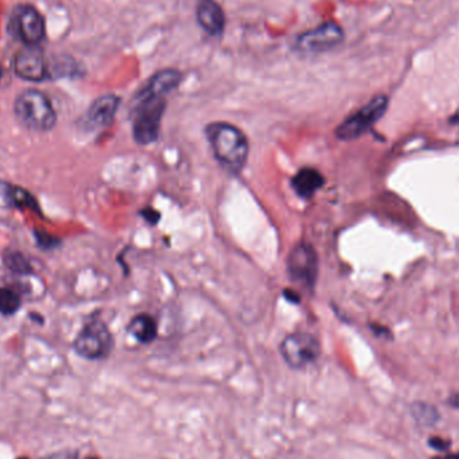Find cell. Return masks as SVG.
<instances>
[{"mask_svg":"<svg viewBox=\"0 0 459 459\" xmlns=\"http://www.w3.org/2000/svg\"><path fill=\"white\" fill-rule=\"evenodd\" d=\"M206 136L216 160L231 172H239L246 164L248 140L246 135L228 123L207 125Z\"/></svg>","mask_w":459,"mask_h":459,"instance_id":"cell-1","label":"cell"},{"mask_svg":"<svg viewBox=\"0 0 459 459\" xmlns=\"http://www.w3.org/2000/svg\"><path fill=\"white\" fill-rule=\"evenodd\" d=\"M166 108V97L149 94L143 89L136 94L132 105V117L133 137L138 144L148 146L156 141Z\"/></svg>","mask_w":459,"mask_h":459,"instance_id":"cell-2","label":"cell"},{"mask_svg":"<svg viewBox=\"0 0 459 459\" xmlns=\"http://www.w3.org/2000/svg\"><path fill=\"white\" fill-rule=\"evenodd\" d=\"M14 113L18 123L34 132H49L56 123L51 102L39 90L29 89L21 93L15 100Z\"/></svg>","mask_w":459,"mask_h":459,"instance_id":"cell-3","label":"cell"},{"mask_svg":"<svg viewBox=\"0 0 459 459\" xmlns=\"http://www.w3.org/2000/svg\"><path fill=\"white\" fill-rule=\"evenodd\" d=\"M388 109V97L378 96L364 105L358 112L349 116L347 120L338 125L336 136L340 140L349 141L368 132L370 128L380 120Z\"/></svg>","mask_w":459,"mask_h":459,"instance_id":"cell-4","label":"cell"},{"mask_svg":"<svg viewBox=\"0 0 459 459\" xmlns=\"http://www.w3.org/2000/svg\"><path fill=\"white\" fill-rule=\"evenodd\" d=\"M281 355L285 363L294 368L301 370L320 358L321 347L316 337L309 333H293L281 343Z\"/></svg>","mask_w":459,"mask_h":459,"instance_id":"cell-5","label":"cell"},{"mask_svg":"<svg viewBox=\"0 0 459 459\" xmlns=\"http://www.w3.org/2000/svg\"><path fill=\"white\" fill-rule=\"evenodd\" d=\"M113 348V337L108 326L101 321L86 325L74 341V349L82 358L99 360L106 358Z\"/></svg>","mask_w":459,"mask_h":459,"instance_id":"cell-6","label":"cell"},{"mask_svg":"<svg viewBox=\"0 0 459 459\" xmlns=\"http://www.w3.org/2000/svg\"><path fill=\"white\" fill-rule=\"evenodd\" d=\"M344 38L343 27L333 21H328L298 35L296 47L303 53H324L341 45Z\"/></svg>","mask_w":459,"mask_h":459,"instance_id":"cell-7","label":"cell"},{"mask_svg":"<svg viewBox=\"0 0 459 459\" xmlns=\"http://www.w3.org/2000/svg\"><path fill=\"white\" fill-rule=\"evenodd\" d=\"M288 271L291 281L303 289H313L318 274V258L309 243H298L288 258Z\"/></svg>","mask_w":459,"mask_h":459,"instance_id":"cell-8","label":"cell"},{"mask_svg":"<svg viewBox=\"0 0 459 459\" xmlns=\"http://www.w3.org/2000/svg\"><path fill=\"white\" fill-rule=\"evenodd\" d=\"M10 31L27 46L38 45L45 38V21L31 6H18L12 12Z\"/></svg>","mask_w":459,"mask_h":459,"instance_id":"cell-9","label":"cell"},{"mask_svg":"<svg viewBox=\"0 0 459 459\" xmlns=\"http://www.w3.org/2000/svg\"><path fill=\"white\" fill-rule=\"evenodd\" d=\"M15 73L26 81L41 82L49 77V69L44 54L35 46H29L15 58Z\"/></svg>","mask_w":459,"mask_h":459,"instance_id":"cell-10","label":"cell"},{"mask_svg":"<svg viewBox=\"0 0 459 459\" xmlns=\"http://www.w3.org/2000/svg\"><path fill=\"white\" fill-rule=\"evenodd\" d=\"M196 22L207 34L219 36L226 27L223 9L216 0H199L196 6Z\"/></svg>","mask_w":459,"mask_h":459,"instance_id":"cell-11","label":"cell"},{"mask_svg":"<svg viewBox=\"0 0 459 459\" xmlns=\"http://www.w3.org/2000/svg\"><path fill=\"white\" fill-rule=\"evenodd\" d=\"M120 102V97L116 94H105L99 97L90 105L89 111L86 113V123L90 128L102 129L109 126L118 111Z\"/></svg>","mask_w":459,"mask_h":459,"instance_id":"cell-12","label":"cell"},{"mask_svg":"<svg viewBox=\"0 0 459 459\" xmlns=\"http://www.w3.org/2000/svg\"><path fill=\"white\" fill-rule=\"evenodd\" d=\"M181 81L183 74L178 69H163L148 79L141 89L153 96L166 97L172 90L179 86Z\"/></svg>","mask_w":459,"mask_h":459,"instance_id":"cell-13","label":"cell"},{"mask_svg":"<svg viewBox=\"0 0 459 459\" xmlns=\"http://www.w3.org/2000/svg\"><path fill=\"white\" fill-rule=\"evenodd\" d=\"M323 175L314 168H303L293 178L291 186L298 196L311 199L324 186Z\"/></svg>","mask_w":459,"mask_h":459,"instance_id":"cell-14","label":"cell"},{"mask_svg":"<svg viewBox=\"0 0 459 459\" xmlns=\"http://www.w3.org/2000/svg\"><path fill=\"white\" fill-rule=\"evenodd\" d=\"M128 332L143 344L152 343L157 336V324L153 317L138 314L128 326Z\"/></svg>","mask_w":459,"mask_h":459,"instance_id":"cell-15","label":"cell"},{"mask_svg":"<svg viewBox=\"0 0 459 459\" xmlns=\"http://www.w3.org/2000/svg\"><path fill=\"white\" fill-rule=\"evenodd\" d=\"M411 414L415 420L422 425H433L437 423L440 414L437 408L431 404L416 402L411 405Z\"/></svg>","mask_w":459,"mask_h":459,"instance_id":"cell-16","label":"cell"},{"mask_svg":"<svg viewBox=\"0 0 459 459\" xmlns=\"http://www.w3.org/2000/svg\"><path fill=\"white\" fill-rule=\"evenodd\" d=\"M21 308V298L10 289L0 288V313L14 314Z\"/></svg>","mask_w":459,"mask_h":459,"instance_id":"cell-17","label":"cell"},{"mask_svg":"<svg viewBox=\"0 0 459 459\" xmlns=\"http://www.w3.org/2000/svg\"><path fill=\"white\" fill-rule=\"evenodd\" d=\"M6 265L16 273L30 271V265L27 263V261L23 258V256L18 253H9V256L6 258Z\"/></svg>","mask_w":459,"mask_h":459,"instance_id":"cell-18","label":"cell"},{"mask_svg":"<svg viewBox=\"0 0 459 459\" xmlns=\"http://www.w3.org/2000/svg\"><path fill=\"white\" fill-rule=\"evenodd\" d=\"M428 446L437 450V451L445 453V451H448V448H451V440L445 439V438L431 437L428 439Z\"/></svg>","mask_w":459,"mask_h":459,"instance_id":"cell-19","label":"cell"},{"mask_svg":"<svg viewBox=\"0 0 459 459\" xmlns=\"http://www.w3.org/2000/svg\"><path fill=\"white\" fill-rule=\"evenodd\" d=\"M448 404L450 407L459 410V393H453L451 396H448Z\"/></svg>","mask_w":459,"mask_h":459,"instance_id":"cell-20","label":"cell"},{"mask_svg":"<svg viewBox=\"0 0 459 459\" xmlns=\"http://www.w3.org/2000/svg\"><path fill=\"white\" fill-rule=\"evenodd\" d=\"M431 459H459V453H448L446 455L442 457H434Z\"/></svg>","mask_w":459,"mask_h":459,"instance_id":"cell-21","label":"cell"},{"mask_svg":"<svg viewBox=\"0 0 459 459\" xmlns=\"http://www.w3.org/2000/svg\"><path fill=\"white\" fill-rule=\"evenodd\" d=\"M448 123H454V125H455V123H459V108L455 111V113L448 118Z\"/></svg>","mask_w":459,"mask_h":459,"instance_id":"cell-22","label":"cell"},{"mask_svg":"<svg viewBox=\"0 0 459 459\" xmlns=\"http://www.w3.org/2000/svg\"><path fill=\"white\" fill-rule=\"evenodd\" d=\"M1 76H3V69L0 66V79H1Z\"/></svg>","mask_w":459,"mask_h":459,"instance_id":"cell-23","label":"cell"},{"mask_svg":"<svg viewBox=\"0 0 459 459\" xmlns=\"http://www.w3.org/2000/svg\"><path fill=\"white\" fill-rule=\"evenodd\" d=\"M19 459H27V458H19Z\"/></svg>","mask_w":459,"mask_h":459,"instance_id":"cell-24","label":"cell"},{"mask_svg":"<svg viewBox=\"0 0 459 459\" xmlns=\"http://www.w3.org/2000/svg\"><path fill=\"white\" fill-rule=\"evenodd\" d=\"M89 459H96V458H89Z\"/></svg>","mask_w":459,"mask_h":459,"instance_id":"cell-25","label":"cell"}]
</instances>
